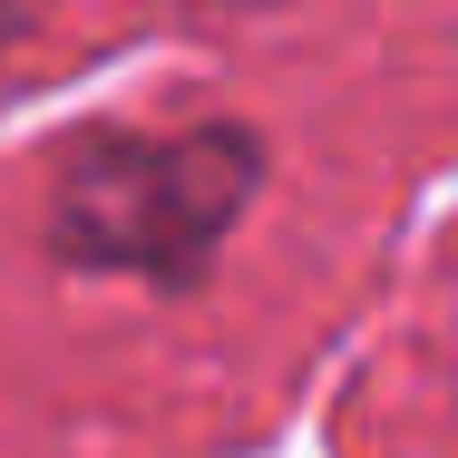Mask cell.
Listing matches in <instances>:
<instances>
[{
	"instance_id": "obj_2",
	"label": "cell",
	"mask_w": 458,
	"mask_h": 458,
	"mask_svg": "<svg viewBox=\"0 0 458 458\" xmlns=\"http://www.w3.org/2000/svg\"><path fill=\"white\" fill-rule=\"evenodd\" d=\"M0 39H10V0H0Z\"/></svg>"
},
{
	"instance_id": "obj_1",
	"label": "cell",
	"mask_w": 458,
	"mask_h": 458,
	"mask_svg": "<svg viewBox=\"0 0 458 458\" xmlns=\"http://www.w3.org/2000/svg\"><path fill=\"white\" fill-rule=\"evenodd\" d=\"M244 176H254V147L225 137V127H195V137H166V147H89L69 195H59V244L79 264L185 274L225 234Z\"/></svg>"
}]
</instances>
